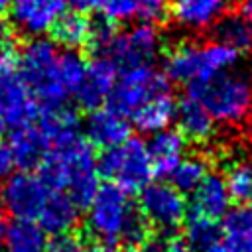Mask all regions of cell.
Returning a JSON list of instances; mask_svg holds the SVG:
<instances>
[{
    "mask_svg": "<svg viewBox=\"0 0 252 252\" xmlns=\"http://www.w3.org/2000/svg\"><path fill=\"white\" fill-rule=\"evenodd\" d=\"M37 173L51 189L67 193L79 209L87 207L100 187L93 146L81 134L53 146Z\"/></svg>",
    "mask_w": 252,
    "mask_h": 252,
    "instance_id": "cell-1",
    "label": "cell"
},
{
    "mask_svg": "<svg viewBox=\"0 0 252 252\" xmlns=\"http://www.w3.org/2000/svg\"><path fill=\"white\" fill-rule=\"evenodd\" d=\"M87 230L108 244H142L148 236V224L128 191L106 183L96 189L87 205Z\"/></svg>",
    "mask_w": 252,
    "mask_h": 252,
    "instance_id": "cell-2",
    "label": "cell"
},
{
    "mask_svg": "<svg viewBox=\"0 0 252 252\" xmlns=\"http://www.w3.org/2000/svg\"><path fill=\"white\" fill-rule=\"evenodd\" d=\"M18 75L33 94L35 102L43 108L65 106L71 96L65 77L61 51L57 43L45 37H32L18 55Z\"/></svg>",
    "mask_w": 252,
    "mask_h": 252,
    "instance_id": "cell-3",
    "label": "cell"
},
{
    "mask_svg": "<svg viewBox=\"0 0 252 252\" xmlns=\"http://www.w3.org/2000/svg\"><path fill=\"white\" fill-rule=\"evenodd\" d=\"M238 51L219 41H183L165 57V77L185 87L203 85L238 63Z\"/></svg>",
    "mask_w": 252,
    "mask_h": 252,
    "instance_id": "cell-4",
    "label": "cell"
},
{
    "mask_svg": "<svg viewBox=\"0 0 252 252\" xmlns=\"http://www.w3.org/2000/svg\"><path fill=\"white\" fill-rule=\"evenodd\" d=\"M189 94L219 124H240L252 112V81L238 73H220L203 85L191 87Z\"/></svg>",
    "mask_w": 252,
    "mask_h": 252,
    "instance_id": "cell-5",
    "label": "cell"
},
{
    "mask_svg": "<svg viewBox=\"0 0 252 252\" xmlns=\"http://www.w3.org/2000/svg\"><path fill=\"white\" fill-rule=\"evenodd\" d=\"M98 173L112 185L124 191H140L152 181L154 165L148 154V144L140 138H126L124 142L106 148L96 161Z\"/></svg>",
    "mask_w": 252,
    "mask_h": 252,
    "instance_id": "cell-6",
    "label": "cell"
},
{
    "mask_svg": "<svg viewBox=\"0 0 252 252\" xmlns=\"http://www.w3.org/2000/svg\"><path fill=\"white\" fill-rule=\"evenodd\" d=\"M161 93H169L167 77L154 65L146 63L124 69L122 77L116 79L106 100L108 108L116 110L122 116H132L140 106H144L148 100Z\"/></svg>",
    "mask_w": 252,
    "mask_h": 252,
    "instance_id": "cell-7",
    "label": "cell"
},
{
    "mask_svg": "<svg viewBox=\"0 0 252 252\" xmlns=\"http://www.w3.org/2000/svg\"><path fill=\"white\" fill-rule=\"evenodd\" d=\"M140 215L146 224L171 234L187 219V201L179 189L165 181H150L140 189Z\"/></svg>",
    "mask_w": 252,
    "mask_h": 252,
    "instance_id": "cell-8",
    "label": "cell"
},
{
    "mask_svg": "<svg viewBox=\"0 0 252 252\" xmlns=\"http://www.w3.org/2000/svg\"><path fill=\"white\" fill-rule=\"evenodd\" d=\"M159 47H161V35L156 24L138 22L124 32L114 30L100 57H108L116 67L130 69L136 65L150 63L159 51Z\"/></svg>",
    "mask_w": 252,
    "mask_h": 252,
    "instance_id": "cell-9",
    "label": "cell"
},
{
    "mask_svg": "<svg viewBox=\"0 0 252 252\" xmlns=\"http://www.w3.org/2000/svg\"><path fill=\"white\" fill-rule=\"evenodd\" d=\"M51 187L41 179L39 173L20 171L8 177L6 185L2 187L0 203L4 209L22 220H35Z\"/></svg>",
    "mask_w": 252,
    "mask_h": 252,
    "instance_id": "cell-10",
    "label": "cell"
},
{
    "mask_svg": "<svg viewBox=\"0 0 252 252\" xmlns=\"http://www.w3.org/2000/svg\"><path fill=\"white\" fill-rule=\"evenodd\" d=\"M63 0H12L10 20L16 32L28 37H43L65 14Z\"/></svg>",
    "mask_w": 252,
    "mask_h": 252,
    "instance_id": "cell-11",
    "label": "cell"
},
{
    "mask_svg": "<svg viewBox=\"0 0 252 252\" xmlns=\"http://www.w3.org/2000/svg\"><path fill=\"white\" fill-rule=\"evenodd\" d=\"M81 6L96 12L104 22L156 24L169 12V0H81Z\"/></svg>",
    "mask_w": 252,
    "mask_h": 252,
    "instance_id": "cell-12",
    "label": "cell"
},
{
    "mask_svg": "<svg viewBox=\"0 0 252 252\" xmlns=\"http://www.w3.org/2000/svg\"><path fill=\"white\" fill-rule=\"evenodd\" d=\"M0 104L6 124L12 130L33 122L39 112V104L35 102L33 94L12 69L0 71Z\"/></svg>",
    "mask_w": 252,
    "mask_h": 252,
    "instance_id": "cell-13",
    "label": "cell"
},
{
    "mask_svg": "<svg viewBox=\"0 0 252 252\" xmlns=\"http://www.w3.org/2000/svg\"><path fill=\"white\" fill-rule=\"evenodd\" d=\"M116 79H118V67L108 57L96 55L91 63H87L85 77L75 93V98L79 100L81 106L98 108L108 98Z\"/></svg>",
    "mask_w": 252,
    "mask_h": 252,
    "instance_id": "cell-14",
    "label": "cell"
},
{
    "mask_svg": "<svg viewBox=\"0 0 252 252\" xmlns=\"http://www.w3.org/2000/svg\"><path fill=\"white\" fill-rule=\"evenodd\" d=\"M85 138L91 146L112 148L130 138V124L126 116L112 108H93L85 120Z\"/></svg>",
    "mask_w": 252,
    "mask_h": 252,
    "instance_id": "cell-15",
    "label": "cell"
},
{
    "mask_svg": "<svg viewBox=\"0 0 252 252\" xmlns=\"http://www.w3.org/2000/svg\"><path fill=\"white\" fill-rule=\"evenodd\" d=\"M228 0H169L173 22L187 32H203L224 14Z\"/></svg>",
    "mask_w": 252,
    "mask_h": 252,
    "instance_id": "cell-16",
    "label": "cell"
},
{
    "mask_svg": "<svg viewBox=\"0 0 252 252\" xmlns=\"http://www.w3.org/2000/svg\"><path fill=\"white\" fill-rule=\"evenodd\" d=\"M230 195L224 183V177L217 173H207L201 183L191 191V209L193 215H201L213 220L222 219L230 211Z\"/></svg>",
    "mask_w": 252,
    "mask_h": 252,
    "instance_id": "cell-17",
    "label": "cell"
},
{
    "mask_svg": "<svg viewBox=\"0 0 252 252\" xmlns=\"http://www.w3.org/2000/svg\"><path fill=\"white\" fill-rule=\"evenodd\" d=\"M35 220L45 234H55V236L69 234V230L75 228L79 220V207L73 203V199L67 193L59 189H51Z\"/></svg>",
    "mask_w": 252,
    "mask_h": 252,
    "instance_id": "cell-18",
    "label": "cell"
},
{
    "mask_svg": "<svg viewBox=\"0 0 252 252\" xmlns=\"http://www.w3.org/2000/svg\"><path fill=\"white\" fill-rule=\"evenodd\" d=\"M8 148L12 152L14 163L24 169L39 167V163L45 159V156L49 152L47 140L35 120L30 124H24L20 128H14Z\"/></svg>",
    "mask_w": 252,
    "mask_h": 252,
    "instance_id": "cell-19",
    "label": "cell"
},
{
    "mask_svg": "<svg viewBox=\"0 0 252 252\" xmlns=\"http://www.w3.org/2000/svg\"><path fill=\"white\" fill-rule=\"evenodd\" d=\"M187 148V140L179 130H159L152 134V140L148 144V154L154 165V173L167 177L171 169L183 159Z\"/></svg>",
    "mask_w": 252,
    "mask_h": 252,
    "instance_id": "cell-20",
    "label": "cell"
},
{
    "mask_svg": "<svg viewBox=\"0 0 252 252\" xmlns=\"http://www.w3.org/2000/svg\"><path fill=\"white\" fill-rule=\"evenodd\" d=\"M173 120H177L179 132L185 136V140H193V142L209 140L213 136V130H215V120L205 110V106L197 98H193L191 94L181 98L175 104Z\"/></svg>",
    "mask_w": 252,
    "mask_h": 252,
    "instance_id": "cell-21",
    "label": "cell"
},
{
    "mask_svg": "<svg viewBox=\"0 0 252 252\" xmlns=\"http://www.w3.org/2000/svg\"><path fill=\"white\" fill-rule=\"evenodd\" d=\"M175 116V102L171 93H161L148 100L144 106H140L130 118L134 126L144 134H156L159 130H165L169 122Z\"/></svg>",
    "mask_w": 252,
    "mask_h": 252,
    "instance_id": "cell-22",
    "label": "cell"
},
{
    "mask_svg": "<svg viewBox=\"0 0 252 252\" xmlns=\"http://www.w3.org/2000/svg\"><path fill=\"white\" fill-rule=\"evenodd\" d=\"M220 234L224 236V246L228 252H252V209L240 205L228 211L224 217Z\"/></svg>",
    "mask_w": 252,
    "mask_h": 252,
    "instance_id": "cell-23",
    "label": "cell"
},
{
    "mask_svg": "<svg viewBox=\"0 0 252 252\" xmlns=\"http://www.w3.org/2000/svg\"><path fill=\"white\" fill-rule=\"evenodd\" d=\"M47 234L35 220L16 219L8 224L4 252H47Z\"/></svg>",
    "mask_w": 252,
    "mask_h": 252,
    "instance_id": "cell-24",
    "label": "cell"
},
{
    "mask_svg": "<svg viewBox=\"0 0 252 252\" xmlns=\"http://www.w3.org/2000/svg\"><path fill=\"white\" fill-rule=\"evenodd\" d=\"M215 41L244 53L252 49V24L244 20L240 14H222L213 24Z\"/></svg>",
    "mask_w": 252,
    "mask_h": 252,
    "instance_id": "cell-25",
    "label": "cell"
},
{
    "mask_svg": "<svg viewBox=\"0 0 252 252\" xmlns=\"http://www.w3.org/2000/svg\"><path fill=\"white\" fill-rule=\"evenodd\" d=\"M183 224H185L183 240L187 242V246L193 252H205L213 244L220 242V228H219L217 220H213V219L191 213V217H187Z\"/></svg>",
    "mask_w": 252,
    "mask_h": 252,
    "instance_id": "cell-26",
    "label": "cell"
},
{
    "mask_svg": "<svg viewBox=\"0 0 252 252\" xmlns=\"http://www.w3.org/2000/svg\"><path fill=\"white\" fill-rule=\"evenodd\" d=\"M91 28H93V24L81 12H69L57 20V24L51 32L55 33V39L61 45H65L69 49H77L79 45H85L89 41Z\"/></svg>",
    "mask_w": 252,
    "mask_h": 252,
    "instance_id": "cell-27",
    "label": "cell"
},
{
    "mask_svg": "<svg viewBox=\"0 0 252 252\" xmlns=\"http://www.w3.org/2000/svg\"><path fill=\"white\" fill-rule=\"evenodd\" d=\"M224 183L232 203L250 205L252 203V161L250 159H234L226 167Z\"/></svg>",
    "mask_w": 252,
    "mask_h": 252,
    "instance_id": "cell-28",
    "label": "cell"
},
{
    "mask_svg": "<svg viewBox=\"0 0 252 252\" xmlns=\"http://www.w3.org/2000/svg\"><path fill=\"white\" fill-rule=\"evenodd\" d=\"M207 173H209V163L203 156H183V159L171 169L167 177L171 179V185L175 189L187 193L193 191Z\"/></svg>",
    "mask_w": 252,
    "mask_h": 252,
    "instance_id": "cell-29",
    "label": "cell"
},
{
    "mask_svg": "<svg viewBox=\"0 0 252 252\" xmlns=\"http://www.w3.org/2000/svg\"><path fill=\"white\" fill-rule=\"evenodd\" d=\"M20 41L18 32L12 24L0 22V71H10L18 63Z\"/></svg>",
    "mask_w": 252,
    "mask_h": 252,
    "instance_id": "cell-30",
    "label": "cell"
},
{
    "mask_svg": "<svg viewBox=\"0 0 252 252\" xmlns=\"http://www.w3.org/2000/svg\"><path fill=\"white\" fill-rule=\"evenodd\" d=\"M144 252H193V250L179 236H161V238L150 240L144 246Z\"/></svg>",
    "mask_w": 252,
    "mask_h": 252,
    "instance_id": "cell-31",
    "label": "cell"
},
{
    "mask_svg": "<svg viewBox=\"0 0 252 252\" xmlns=\"http://www.w3.org/2000/svg\"><path fill=\"white\" fill-rule=\"evenodd\" d=\"M47 252H87L81 238L73 234H61L51 244H47Z\"/></svg>",
    "mask_w": 252,
    "mask_h": 252,
    "instance_id": "cell-32",
    "label": "cell"
},
{
    "mask_svg": "<svg viewBox=\"0 0 252 252\" xmlns=\"http://www.w3.org/2000/svg\"><path fill=\"white\" fill-rule=\"evenodd\" d=\"M14 167H16V163H14V158H12V152H10L8 144L0 142V179L8 177Z\"/></svg>",
    "mask_w": 252,
    "mask_h": 252,
    "instance_id": "cell-33",
    "label": "cell"
},
{
    "mask_svg": "<svg viewBox=\"0 0 252 252\" xmlns=\"http://www.w3.org/2000/svg\"><path fill=\"white\" fill-rule=\"evenodd\" d=\"M236 8H238L236 14H240L244 20H248L252 24V0H238Z\"/></svg>",
    "mask_w": 252,
    "mask_h": 252,
    "instance_id": "cell-34",
    "label": "cell"
},
{
    "mask_svg": "<svg viewBox=\"0 0 252 252\" xmlns=\"http://www.w3.org/2000/svg\"><path fill=\"white\" fill-rule=\"evenodd\" d=\"M87 252H118L114 248V244H108V242H96L93 244L91 248H87Z\"/></svg>",
    "mask_w": 252,
    "mask_h": 252,
    "instance_id": "cell-35",
    "label": "cell"
},
{
    "mask_svg": "<svg viewBox=\"0 0 252 252\" xmlns=\"http://www.w3.org/2000/svg\"><path fill=\"white\" fill-rule=\"evenodd\" d=\"M6 232H8V222L0 217V252H4V242H6Z\"/></svg>",
    "mask_w": 252,
    "mask_h": 252,
    "instance_id": "cell-36",
    "label": "cell"
},
{
    "mask_svg": "<svg viewBox=\"0 0 252 252\" xmlns=\"http://www.w3.org/2000/svg\"><path fill=\"white\" fill-rule=\"evenodd\" d=\"M8 130V124H6V118H4V112H2V104H0V136Z\"/></svg>",
    "mask_w": 252,
    "mask_h": 252,
    "instance_id": "cell-37",
    "label": "cell"
},
{
    "mask_svg": "<svg viewBox=\"0 0 252 252\" xmlns=\"http://www.w3.org/2000/svg\"><path fill=\"white\" fill-rule=\"evenodd\" d=\"M10 4H12V0H0V14L6 12L10 8Z\"/></svg>",
    "mask_w": 252,
    "mask_h": 252,
    "instance_id": "cell-38",
    "label": "cell"
},
{
    "mask_svg": "<svg viewBox=\"0 0 252 252\" xmlns=\"http://www.w3.org/2000/svg\"><path fill=\"white\" fill-rule=\"evenodd\" d=\"M126 252H144V250H140V248H136V246H128Z\"/></svg>",
    "mask_w": 252,
    "mask_h": 252,
    "instance_id": "cell-39",
    "label": "cell"
},
{
    "mask_svg": "<svg viewBox=\"0 0 252 252\" xmlns=\"http://www.w3.org/2000/svg\"><path fill=\"white\" fill-rule=\"evenodd\" d=\"M248 79H250V81H252V67H250V77H248Z\"/></svg>",
    "mask_w": 252,
    "mask_h": 252,
    "instance_id": "cell-40",
    "label": "cell"
},
{
    "mask_svg": "<svg viewBox=\"0 0 252 252\" xmlns=\"http://www.w3.org/2000/svg\"><path fill=\"white\" fill-rule=\"evenodd\" d=\"M0 199H2V187H0Z\"/></svg>",
    "mask_w": 252,
    "mask_h": 252,
    "instance_id": "cell-41",
    "label": "cell"
}]
</instances>
